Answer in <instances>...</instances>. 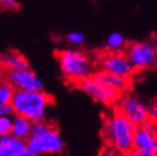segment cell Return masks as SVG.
I'll use <instances>...</instances> for the list:
<instances>
[{
  "label": "cell",
  "mask_w": 157,
  "mask_h": 156,
  "mask_svg": "<svg viewBox=\"0 0 157 156\" xmlns=\"http://www.w3.org/2000/svg\"><path fill=\"white\" fill-rule=\"evenodd\" d=\"M136 128V125L118 109L105 120L103 132L109 144L125 155L129 154L134 148V134Z\"/></svg>",
  "instance_id": "obj_1"
},
{
  "label": "cell",
  "mask_w": 157,
  "mask_h": 156,
  "mask_svg": "<svg viewBox=\"0 0 157 156\" xmlns=\"http://www.w3.org/2000/svg\"><path fill=\"white\" fill-rule=\"evenodd\" d=\"M52 103V98L44 92L16 90L11 105L15 114L27 117L33 123L45 122L46 111Z\"/></svg>",
  "instance_id": "obj_2"
},
{
  "label": "cell",
  "mask_w": 157,
  "mask_h": 156,
  "mask_svg": "<svg viewBox=\"0 0 157 156\" xmlns=\"http://www.w3.org/2000/svg\"><path fill=\"white\" fill-rule=\"evenodd\" d=\"M58 63L65 77L76 83L90 77L93 66L90 59L78 49H65L58 53Z\"/></svg>",
  "instance_id": "obj_3"
},
{
  "label": "cell",
  "mask_w": 157,
  "mask_h": 156,
  "mask_svg": "<svg viewBox=\"0 0 157 156\" xmlns=\"http://www.w3.org/2000/svg\"><path fill=\"white\" fill-rule=\"evenodd\" d=\"M27 146L39 155L58 154L63 150V141L55 127L48 126L41 132L31 133L27 138Z\"/></svg>",
  "instance_id": "obj_4"
},
{
  "label": "cell",
  "mask_w": 157,
  "mask_h": 156,
  "mask_svg": "<svg viewBox=\"0 0 157 156\" xmlns=\"http://www.w3.org/2000/svg\"><path fill=\"white\" fill-rule=\"evenodd\" d=\"M126 56L137 70L151 69L157 66V51L149 41L134 42L128 46Z\"/></svg>",
  "instance_id": "obj_5"
},
{
  "label": "cell",
  "mask_w": 157,
  "mask_h": 156,
  "mask_svg": "<svg viewBox=\"0 0 157 156\" xmlns=\"http://www.w3.org/2000/svg\"><path fill=\"white\" fill-rule=\"evenodd\" d=\"M78 84V87L96 102L103 103L105 105H112L116 103L121 97V92L109 87L106 84L98 80L95 76L93 77L85 78L80 80Z\"/></svg>",
  "instance_id": "obj_6"
},
{
  "label": "cell",
  "mask_w": 157,
  "mask_h": 156,
  "mask_svg": "<svg viewBox=\"0 0 157 156\" xmlns=\"http://www.w3.org/2000/svg\"><path fill=\"white\" fill-rule=\"evenodd\" d=\"M8 81L15 87L16 90H25V92H42L44 85L39 77L31 72L30 69L24 70H9Z\"/></svg>",
  "instance_id": "obj_7"
},
{
  "label": "cell",
  "mask_w": 157,
  "mask_h": 156,
  "mask_svg": "<svg viewBox=\"0 0 157 156\" xmlns=\"http://www.w3.org/2000/svg\"><path fill=\"white\" fill-rule=\"evenodd\" d=\"M100 66L103 70L125 78H129L135 70L126 55L119 53H112L104 56L100 59Z\"/></svg>",
  "instance_id": "obj_8"
},
{
  "label": "cell",
  "mask_w": 157,
  "mask_h": 156,
  "mask_svg": "<svg viewBox=\"0 0 157 156\" xmlns=\"http://www.w3.org/2000/svg\"><path fill=\"white\" fill-rule=\"evenodd\" d=\"M123 113L133 122L136 126H139L145 119L149 117V109L144 103L136 96H127L123 99L119 107Z\"/></svg>",
  "instance_id": "obj_9"
},
{
  "label": "cell",
  "mask_w": 157,
  "mask_h": 156,
  "mask_svg": "<svg viewBox=\"0 0 157 156\" xmlns=\"http://www.w3.org/2000/svg\"><path fill=\"white\" fill-rule=\"evenodd\" d=\"M27 147V142L11 134L0 136V156H18Z\"/></svg>",
  "instance_id": "obj_10"
},
{
  "label": "cell",
  "mask_w": 157,
  "mask_h": 156,
  "mask_svg": "<svg viewBox=\"0 0 157 156\" xmlns=\"http://www.w3.org/2000/svg\"><path fill=\"white\" fill-rule=\"evenodd\" d=\"M0 63L10 70L30 69L28 60L17 51H6L0 56Z\"/></svg>",
  "instance_id": "obj_11"
},
{
  "label": "cell",
  "mask_w": 157,
  "mask_h": 156,
  "mask_svg": "<svg viewBox=\"0 0 157 156\" xmlns=\"http://www.w3.org/2000/svg\"><path fill=\"white\" fill-rule=\"evenodd\" d=\"M33 124V122L28 119L27 117L15 114L12 117V127L10 134L15 137L21 138V139H27L31 134Z\"/></svg>",
  "instance_id": "obj_12"
},
{
  "label": "cell",
  "mask_w": 157,
  "mask_h": 156,
  "mask_svg": "<svg viewBox=\"0 0 157 156\" xmlns=\"http://www.w3.org/2000/svg\"><path fill=\"white\" fill-rule=\"evenodd\" d=\"M95 77L100 80L101 83L106 84L109 87L114 88V89L118 90V92H124L127 87H128V80L127 78L118 76L113 72H106V70H100V72L95 74Z\"/></svg>",
  "instance_id": "obj_13"
},
{
  "label": "cell",
  "mask_w": 157,
  "mask_h": 156,
  "mask_svg": "<svg viewBox=\"0 0 157 156\" xmlns=\"http://www.w3.org/2000/svg\"><path fill=\"white\" fill-rule=\"evenodd\" d=\"M134 148L137 150H154V134L142 127H137L134 134Z\"/></svg>",
  "instance_id": "obj_14"
},
{
  "label": "cell",
  "mask_w": 157,
  "mask_h": 156,
  "mask_svg": "<svg viewBox=\"0 0 157 156\" xmlns=\"http://www.w3.org/2000/svg\"><path fill=\"white\" fill-rule=\"evenodd\" d=\"M126 45V39L121 35V33L114 31V33H109L107 39H106V46L109 50L117 53L121 49L124 48V46Z\"/></svg>",
  "instance_id": "obj_15"
},
{
  "label": "cell",
  "mask_w": 157,
  "mask_h": 156,
  "mask_svg": "<svg viewBox=\"0 0 157 156\" xmlns=\"http://www.w3.org/2000/svg\"><path fill=\"white\" fill-rule=\"evenodd\" d=\"M15 87L9 81H0V107L3 105L11 104V100L15 95Z\"/></svg>",
  "instance_id": "obj_16"
},
{
  "label": "cell",
  "mask_w": 157,
  "mask_h": 156,
  "mask_svg": "<svg viewBox=\"0 0 157 156\" xmlns=\"http://www.w3.org/2000/svg\"><path fill=\"white\" fill-rule=\"evenodd\" d=\"M66 40L69 45L80 46V45H82L85 41V35H84V33L79 31V30L70 31V33H68L66 35Z\"/></svg>",
  "instance_id": "obj_17"
},
{
  "label": "cell",
  "mask_w": 157,
  "mask_h": 156,
  "mask_svg": "<svg viewBox=\"0 0 157 156\" xmlns=\"http://www.w3.org/2000/svg\"><path fill=\"white\" fill-rule=\"evenodd\" d=\"M12 117L11 115H2L0 116V136L8 135L11 133L12 127Z\"/></svg>",
  "instance_id": "obj_18"
},
{
  "label": "cell",
  "mask_w": 157,
  "mask_h": 156,
  "mask_svg": "<svg viewBox=\"0 0 157 156\" xmlns=\"http://www.w3.org/2000/svg\"><path fill=\"white\" fill-rule=\"evenodd\" d=\"M139 127H142L143 129H145L147 132H151L154 134L157 131V120L149 116L147 119H145L140 125H139Z\"/></svg>",
  "instance_id": "obj_19"
},
{
  "label": "cell",
  "mask_w": 157,
  "mask_h": 156,
  "mask_svg": "<svg viewBox=\"0 0 157 156\" xmlns=\"http://www.w3.org/2000/svg\"><path fill=\"white\" fill-rule=\"evenodd\" d=\"M0 7L5 10H17L19 3L17 0H0Z\"/></svg>",
  "instance_id": "obj_20"
},
{
  "label": "cell",
  "mask_w": 157,
  "mask_h": 156,
  "mask_svg": "<svg viewBox=\"0 0 157 156\" xmlns=\"http://www.w3.org/2000/svg\"><path fill=\"white\" fill-rule=\"evenodd\" d=\"M130 156H157L154 150H137L134 148L129 153Z\"/></svg>",
  "instance_id": "obj_21"
},
{
  "label": "cell",
  "mask_w": 157,
  "mask_h": 156,
  "mask_svg": "<svg viewBox=\"0 0 157 156\" xmlns=\"http://www.w3.org/2000/svg\"><path fill=\"white\" fill-rule=\"evenodd\" d=\"M18 156H39V154L38 153H36L33 150H31L30 147H26L22 152H21L20 154H19Z\"/></svg>",
  "instance_id": "obj_22"
},
{
  "label": "cell",
  "mask_w": 157,
  "mask_h": 156,
  "mask_svg": "<svg viewBox=\"0 0 157 156\" xmlns=\"http://www.w3.org/2000/svg\"><path fill=\"white\" fill-rule=\"evenodd\" d=\"M149 116L157 120V102H155L153 106L149 108Z\"/></svg>",
  "instance_id": "obj_23"
},
{
  "label": "cell",
  "mask_w": 157,
  "mask_h": 156,
  "mask_svg": "<svg viewBox=\"0 0 157 156\" xmlns=\"http://www.w3.org/2000/svg\"><path fill=\"white\" fill-rule=\"evenodd\" d=\"M154 152L157 155V131L154 133Z\"/></svg>",
  "instance_id": "obj_24"
},
{
  "label": "cell",
  "mask_w": 157,
  "mask_h": 156,
  "mask_svg": "<svg viewBox=\"0 0 157 156\" xmlns=\"http://www.w3.org/2000/svg\"><path fill=\"white\" fill-rule=\"evenodd\" d=\"M101 156H114V155H113L110 152H105V153H103V155Z\"/></svg>",
  "instance_id": "obj_25"
},
{
  "label": "cell",
  "mask_w": 157,
  "mask_h": 156,
  "mask_svg": "<svg viewBox=\"0 0 157 156\" xmlns=\"http://www.w3.org/2000/svg\"><path fill=\"white\" fill-rule=\"evenodd\" d=\"M154 47H155V50L157 51V41H156V42H155V44H154Z\"/></svg>",
  "instance_id": "obj_26"
},
{
  "label": "cell",
  "mask_w": 157,
  "mask_h": 156,
  "mask_svg": "<svg viewBox=\"0 0 157 156\" xmlns=\"http://www.w3.org/2000/svg\"><path fill=\"white\" fill-rule=\"evenodd\" d=\"M124 156H130V155H129V154H125Z\"/></svg>",
  "instance_id": "obj_27"
}]
</instances>
